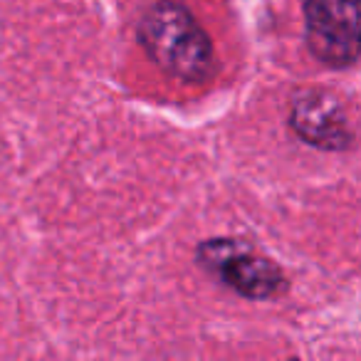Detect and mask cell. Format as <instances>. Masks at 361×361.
Returning <instances> with one entry per match:
<instances>
[{
	"label": "cell",
	"instance_id": "obj_2",
	"mask_svg": "<svg viewBox=\"0 0 361 361\" xmlns=\"http://www.w3.org/2000/svg\"><path fill=\"white\" fill-rule=\"evenodd\" d=\"M196 260L245 300H272L287 290V280L277 262L255 252L245 240L213 238L198 245Z\"/></svg>",
	"mask_w": 361,
	"mask_h": 361
},
{
	"label": "cell",
	"instance_id": "obj_5",
	"mask_svg": "<svg viewBox=\"0 0 361 361\" xmlns=\"http://www.w3.org/2000/svg\"><path fill=\"white\" fill-rule=\"evenodd\" d=\"M290 361H297V359H290Z\"/></svg>",
	"mask_w": 361,
	"mask_h": 361
},
{
	"label": "cell",
	"instance_id": "obj_3",
	"mask_svg": "<svg viewBox=\"0 0 361 361\" xmlns=\"http://www.w3.org/2000/svg\"><path fill=\"white\" fill-rule=\"evenodd\" d=\"M307 47L329 67L359 60V0H302Z\"/></svg>",
	"mask_w": 361,
	"mask_h": 361
},
{
	"label": "cell",
	"instance_id": "obj_1",
	"mask_svg": "<svg viewBox=\"0 0 361 361\" xmlns=\"http://www.w3.org/2000/svg\"><path fill=\"white\" fill-rule=\"evenodd\" d=\"M139 42L146 55L183 82H206L216 70V55L208 32L178 3H156L139 20Z\"/></svg>",
	"mask_w": 361,
	"mask_h": 361
},
{
	"label": "cell",
	"instance_id": "obj_4",
	"mask_svg": "<svg viewBox=\"0 0 361 361\" xmlns=\"http://www.w3.org/2000/svg\"><path fill=\"white\" fill-rule=\"evenodd\" d=\"M290 124L302 141L317 146V149L344 151L354 141L341 99L326 90H317V87L302 90L295 97Z\"/></svg>",
	"mask_w": 361,
	"mask_h": 361
}]
</instances>
